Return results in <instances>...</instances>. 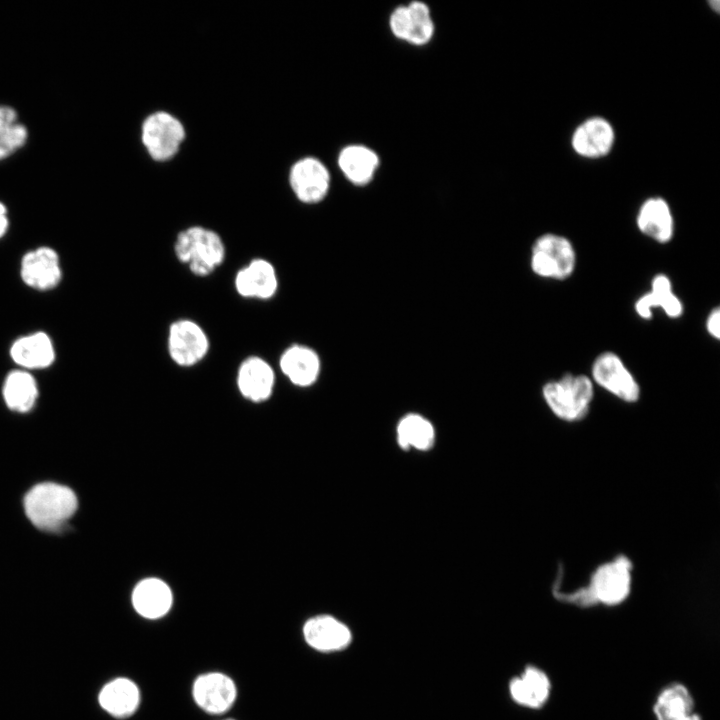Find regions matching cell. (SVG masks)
I'll use <instances>...</instances> for the list:
<instances>
[{
	"label": "cell",
	"instance_id": "6da1fadb",
	"mask_svg": "<svg viewBox=\"0 0 720 720\" xmlns=\"http://www.w3.org/2000/svg\"><path fill=\"white\" fill-rule=\"evenodd\" d=\"M176 259L197 277H207L220 267L226 258V246L214 230L193 225L180 231L174 241Z\"/></svg>",
	"mask_w": 720,
	"mask_h": 720
},
{
	"label": "cell",
	"instance_id": "7a4b0ae2",
	"mask_svg": "<svg viewBox=\"0 0 720 720\" xmlns=\"http://www.w3.org/2000/svg\"><path fill=\"white\" fill-rule=\"evenodd\" d=\"M75 493L67 486L45 482L32 487L24 498V509L33 525L42 530H56L77 509Z\"/></svg>",
	"mask_w": 720,
	"mask_h": 720
},
{
	"label": "cell",
	"instance_id": "3957f363",
	"mask_svg": "<svg viewBox=\"0 0 720 720\" xmlns=\"http://www.w3.org/2000/svg\"><path fill=\"white\" fill-rule=\"evenodd\" d=\"M542 393L548 407L558 418L574 422L587 415L593 399V384L585 375L567 374L546 383Z\"/></svg>",
	"mask_w": 720,
	"mask_h": 720
},
{
	"label": "cell",
	"instance_id": "277c9868",
	"mask_svg": "<svg viewBox=\"0 0 720 720\" xmlns=\"http://www.w3.org/2000/svg\"><path fill=\"white\" fill-rule=\"evenodd\" d=\"M185 136V128L181 121L166 111L153 112L142 123V143L151 158L156 161L173 158Z\"/></svg>",
	"mask_w": 720,
	"mask_h": 720
},
{
	"label": "cell",
	"instance_id": "5b68a950",
	"mask_svg": "<svg viewBox=\"0 0 720 720\" xmlns=\"http://www.w3.org/2000/svg\"><path fill=\"white\" fill-rule=\"evenodd\" d=\"M575 251L570 241L556 234H544L532 246L531 268L544 278L563 280L574 271Z\"/></svg>",
	"mask_w": 720,
	"mask_h": 720
},
{
	"label": "cell",
	"instance_id": "8992f818",
	"mask_svg": "<svg viewBox=\"0 0 720 720\" xmlns=\"http://www.w3.org/2000/svg\"><path fill=\"white\" fill-rule=\"evenodd\" d=\"M209 350V337L196 321L182 318L169 325L167 351L175 365L194 367L206 358Z\"/></svg>",
	"mask_w": 720,
	"mask_h": 720
},
{
	"label": "cell",
	"instance_id": "52a82bcc",
	"mask_svg": "<svg viewBox=\"0 0 720 720\" xmlns=\"http://www.w3.org/2000/svg\"><path fill=\"white\" fill-rule=\"evenodd\" d=\"M19 275L30 289L47 292L57 288L63 278L58 252L50 246H38L25 252L20 260Z\"/></svg>",
	"mask_w": 720,
	"mask_h": 720
},
{
	"label": "cell",
	"instance_id": "ba28073f",
	"mask_svg": "<svg viewBox=\"0 0 720 720\" xmlns=\"http://www.w3.org/2000/svg\"><path fill=\"white\" fill-rule=\"evenodd\" d=\"M631 570L632 563L624 555L599 566L588 586L596 602L615 606L626 600L631 590Z\"/></svg>",
	"mask_w": 720,
	"mask_h": 720
},
{
	"label": "cell",
	"instance_id": "9c48e42d",
	"mask_svg": "<svg viewBox=\"0 0 720 720\" xmlns=\"http://www.w3.org/2000/svg\"><path fill=\"white\" fill-rule=\"evenodd\" d=\"M289 183L299 201L315 204L322 201L329 191L330 173L319 159L304 157L292 165Z\"/></svg>",
	"mask_w": 720,
	"mask_h": 720
},
{
	"label": "cell",
	"instance_id": "30bf717a",
	"mask_svg": "<svg viewBox=\"0 0 720 720\" xmlns=\"http://www.w3.org/2000/svg\"><path fill=\"white\" fill-rule=\"evenodd\" d=\"M9 356L16 368L33 372L50 368L57 352L51 336L38 330L17 337L9 347Z\"/></svg>",
	"mask_w": 720,
	"mask_h": 720
},
{
	"label": "cell",
	"instance_id": "8fae6325",
	"mask_svg": "<svg viewBox=\"0 0 720 720\" xmlns=\"http://www.w3.org/2000/svg\"><path fill=\"white\" fill-rule=\"evenodd\" d=\"M594 381L608 392L626 402H635L640 388L621 359L612 352L600 354L592 366Z\"/></svg>",
	"mask_w": 720,
	"mask_h": 720
},
{
	"label": "cell",
	"instance_id": "7c38bea8",
	"mask_svg": "<svg viewBox=\"0 0 720 720\" xmlns=\"http://www.w3.org/2000/svg\"><path fill=\"white\" fill-rule=\"evenodd\" d=\"M234 287L245 299L268 301L279 288V279L274 265L264 258H254L235 274Z\"/></svg>",
	"mask_w": 720,
	"mask_h": 720
},
{
	"label": "cell",
	"instance_id": "4fadbf2b",
	"mask_svg": "<svg viewBox=\"0 0 720 720\" xmlns=\"http://www.w3.org/2000/svg\"><path fill=\"white\" fill-rule=\"evenodd\" d=\"M195 703L209 714H221L229 710L237 697V687L231 677L220 672H208L198 676L192 688Z\"/></svg>",
	"mask_w": 720,
	"mask_h": 720
},
{
	"label": "cell",
	"instance_id": "5bb4252c",
	"mask_svg": "<svg viewBox=\"0 0 720 720\" xmlns=\"http://www.w3.org/2000/svg\"><path fill=\"white\" fill-rule=\"evenodd\" d=\"M276 374L264 358L251 355L242 360L236 372L240 394L254 403L268 400L274 391Z\"/></svg>",
	"mask_w": 720,
	"mask_h": 720
},
{
	"label": "cell",
	"instance_id": "9a60e30c",
	"mask_svg": "<svg viewBox=\"0 0 720 720\" xmlns=\"http://www.w3.org/2000/svg\"><path fill=\"white\" fill-rule=\"evenodd\" d=\"M306 643L320 652H336L345 649L352 640L350 629L329 615H318L307 620L303 626Z\"/></svg>",
	"mask_w": 720,
	"mask_h": 720
},
{
	"label": "cell",
	"instance_id": "2e32d148",
	"mask_svg": "<svg viewBox=\"0 0 720 720\" xmlns=\"http://www.w3.org/2000/svg\"><path fill=\"white\" fill-rule=\"evenodd\" d=\"M281 373L295 386L313 385L320 374L321 362L318 354L301 344L288 346L279 357Z\"/></svg>",
	"mask_w": 720,
	"mask_h": 720
},
{
	"label": "cell",
	"instance_id": "e0dca14e",
	"mask_svg": "<svg viewBox=\"0 0 720 720\" xmlns=\"http://www.w3.org/2000/svg\"><path fill=\"white\" fill-rule=\"evenodd\" d=\"M614 138L613 127L606 119L592 117L575 129L571 145L574 151L583 157L599 158L610 152Z\"/></svg>",
	"mask_w": 720,
	"mask_h": 720
},
{
	"label": "cell",
	"instance_id": "ac0fdd59",
	"mask_svg": "<svg viewBox=\"0 0 720 720\" xmlns=\"http://www.w3.org/2000/svg\"><path fill=\"white\" fill-rule=\"evenodd\" d=\"M173 596L170 587L161 579L146 578L132 592L135 611L144 618L158 619L168 613Z\"/></svg>",
	"mask_w": 720,
	"mask_h": 720
},
{
	"label": "cell",
	"instance_id": "d6986e66",
	"mask_svg": "<svg viewBox=\"0 0 720 720\" xmlns=\"http://www.w3.org/2000/svg\"><path fill=\"white\" fill-rule=\"evenodd\" d=\"M551 683L546 673L535 666H527L522 674L513 678L509 684L511 698L517 704L531 708H541L550 696Z\"/></svg>",
	"mask_w": 720,
	"mask_h": 720
},
{
	"label": "cell",
	"instance_id": "ffe728a7",
	"mask_svg": "<svg viewBox=\"0 0 720 720\" xmlns=\"http://www.w3.org/2000/svg\"><path fill=\"white\" fill-rule=\"evenodd\" d=\"M2 396L11 411L27 413L34 408L38 400V382L32 372L15 368L4 378Z\"/></svg>",
	"mask_w": 720,
	"mask_h": 720
},
{
	"label": "cell",
	"instance_id": "44dd1931",
	"mask_svg": "<svg viewBox=\"0 0 720 720\" xmlns=\"http://www.w3.org/2000/svg\"><path fill=\"white\" fill-rule=\"evenodd\" d=\"M338 165L351 183L361 186L373 179L379 166V157L367 146L352 144L340 151Z\"/></svg>",
	"mask_w": 720,
	"mask_h": 720
},
{
	"label": "cell",
	"instance_id": "7402d4cb",
	"mask_svg": "<svg viewBox=\"0 0 720 720\" xmlns=\"http://www.w3.org/2000/svg\"><path fill=\"white\" fill-rule=\"evenodd\" d=\"M639 230L651 239L666 243L673 236V216L667 202L658 197L647 199L637 215Z\"/></svg>",
	"mask_w": 720,
	"mask_h": 720
},
{
	"label": "cell",
	"instance_id": "603a6c76",
	"mask_svg": "<svg viewBox=\"0 0 720 720\" xmlns=\"http://www.w3.org/2000/svg\"><path fill=\"white\" fill-rule=\"evenodd\" d=\"M98 699L107 713L117 718H126L137 710L140 692L136 683L120 677L108 682L101 689Z\"/></svg>",
	"mask_w": 720,
	"mask_h": 720
},
{
	"label": "cell",
	"instance_id": "cb8c5ba5",
	"mask_svg": "<svg viewBox=\"0 0 720 720\" xmlns=\"http://www.w3.org/2000/svg\"><path fill=\"white\" fill-rule=\"evenodd\" d=\"M653 712L657 720H701L689 690L680 683L670 684L659 693Z\"/></svg>",
	"mask_w": 720,
	"mask_h": 720
},
{
	"label": "cell",
	"instance_id": "d4e9b609",
	"mask_svg": "<svg viewBox=\"0 0 720 720\" xmlns=\"http://www.w3.org/2000/svg\"><path fill=\"white\" fill-rule=\"evenodd\" d=\"M654 307L662 308L671 318H677L683 312L681 301L672 292L669 278L663 274L654 277L651 291L640 297L635 304L637 314L644 319L651 318Z\"/></svg>",
	"mask_w": 720,
	"mask_h": 720
},
{
	"label": "cell",
	"instance_id": "484cf974",
	"mask_svg": "<svg viewBox=\"0 0 720 720\" xmlns=\"http://www.w3.org/2000/svg\"><path fill=\"white\" fill-rule=\"evenodd\" d=\"M432 424L424 417L409 414L401 419L397 428V440L403 448L429 449L434 442Z\"/></svg>",
	"mask_w": 720,
	"mask_h": 720
},
{
	"label": "cell",
	"instance_id": "4316f807",
	"mask_svg": "<svg viewBox=\"0 0 720 720\" xmlns=\"http://www.w3.org/2000/svg\"><path fill=\"white\" fill-rule=\"evenodd\" d=\"M28 138L26 127L18 121L14 108L0 105V160L22 148Z\"/></svg>",
	"mask_w": 720,
	"mask_h": 720
},
{
	"label": "cell",
	"instance_id": "83f0119b",
	"mask_svg": "<svg viewBox=\"0 0 720 720\" xmlns=\"http://www.w3.org/2000/svg\"><path fill=\"white\" fill-rule=\"evenodd\" d=\"M407 7L410 28L406 42L416 46L427 44L434 34V23L429 7L421 1H413Z\"/></svg>",
	"mask_w": 720,
	"mask_h": 720
},
{
	"label": "cell",
	"instance_id": "f1b7e54d",
	"mask_svg": "<svg viewBox=\"0 0 720 720\" xmlns=\"http://www.w3.org/2000/svg\"><path fill=\"white\" fill-rule=\"evenodd\" d=\"M389 26L392 34L403 41L407 40L409 28H410V17L407 5H401L396 7L390 15Z\"/></svg>",
	"mask_w": 720,
	"mask_h": 720
},
{
	"label": "cell",
	"instance_id": "f546056e",
	"mask_svg": "<svg viewBox=\"0 0 720 720\" xmlns=\"http://www.w3.org/2000/svg\"><path fill=\"white\" fill-rule=\"evenodd\" d=\"M720 310L718 307L714 308L711 313L709 314L707 321H706V329L708 333L716 338L719 339L720 337Z\"/></svg>",
	"mask_w": 720,
	"mask_h": 720
},
{
	"label": "cell",
	"instance_id": "4dcf8cb0",
	"mask_svg": "<svg viewBox=\"0 0 720 720\" xmlns=\"http://www.w3.org/2000/svg\"><path fill=\"white\" fill-rule=\"evenodd\" d=\"M9 229V217L6 206L0 202V239H2Z\"/></svg>",
	"mask_w": 720,
	"mask_h": 720
},
{
	"label": "cell",
	"instance_id": "1f68e13d",
	"mask_svg": "<svg viewBox=\"0 0 720 720\" xmlns=\"http://www.w3.org/2000/svg\"><path fill=\"white\" fill-rule=\"evenodd\" d=\"M709 3L716 12H719L720 2L718 0H712Z\"/></svg>",
	"mask_w": 720,
	"mask_h": 720
},
{
	"label": "cell",
	"instance_id": "d6a6232c",
	"mask_svg": "<svg viewBox=\"0 0 720 720\" xmlns=\"http://www.w3.org/2000/svg\"><path fill=\"white\" fill-rule=\"evenodd\" d=\"M230 720V719H229Z\"/></svg>",
	"mask_w": 720,
	"mask_h": 720
}]
</instances>
